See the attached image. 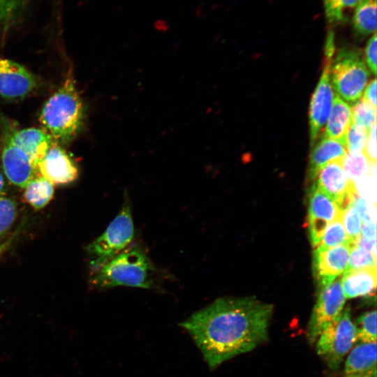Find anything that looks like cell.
<instances>
[{
    "label": "cell",
    "mask_w": 377,
    "mask_h": 377,
    "mask_svg": "<svg viewBox=\"0 0 377 377\" xmlns=\"http://www.w3.org/2000/svg\"><path fill=\"white\" fill-rule=\"evenodd\" d=\"M347 244L353 245L346 232L342 221L339 218L327 225L318 246L327 248Z\"/></svg>",
    "instance_id": "26"
},
{
    "label": "cell",
    "mask_w": 377,
    "mask_h": 377,
    "mask_svg": "<svg viewBox=\"0 0 377 377\" xmlns=\"http://www.w3.org/2000/svg\"><path fill=\"white\" fill-rule=\"evenodd\" d=\"M376 268L344 272L340 281L346 298L374 295L376 288Z\"/></svg>",
    "instance_id": "17"
},
{
    "label": "cell",
    "mask_w": 377,
    "mask_h": 377,
    "mask_svg": "<svg viewBox=\"0 0 377 377\" xmlns=\"http://www.w3.org/2000/svg\"><path fill=\"white\" fill-rule=\"evenodd\" d=\"M1 165L9 182L24 188L36 175V168L29 156L11 139L10 132L4 135L1 152Z\"/></svg>",
    "instance_id": "11"
},
{
    "label": "cell",
    "mask_w": 377,
    "mask_h": 377,
    "mask_svg": "<svg viewBox=\"0 0 377 377\" xmlns=\"http://www.w3.org/2000/svg\"><path fill=\"white\" fill-rule=\"evenodd\" d=\"M351 121V108L335 94L322 136L340 140L346 145V135Z\"/></svg>",
    "instance_id": "18"
},
{
    "label": "cell",
    "mask_w": 377,
    "mask_h": 377,
    "mask_svg": "<svg viewBox=\"0 0 377 377\" xmlns=\"http://www.w3.org/2000/svg\"><path fill=\"white\" fill-rule=\"evenodd\" d=\"M92 271L91 283L97 288H160L158 271L145 251L136 244L131 245Z\"/></svg>",
    "instance_id": "2"
},
{
    "label": "cell",
    "mask_w": 377,
    "mask_h": 377,
    "mask_svg": "<svg viewBox=\"0 0 377 377\" xmlns=\"http://www.w3.org/2000/svg\"><path fill=\"white\" fill-rule=\"evenodd\" d=\"M36 171L53 185L68 184L78 177L77 168L70 156L53 143L45 157L37 164Z\"/></svg>",
    "instance_id": "13"
},
{
    "label": "cell",
    "mask_w": 377,
    "mask_h": 377,
    "mask_svg": "<svg viewBox=\"0 0 377 377\" xmlns=\"http://www.w3.org/2000/svg\"><path fill=\"white\" fill-rule=\"evenodd\" d=\"M369 132L365 128L350 124L346 135L348 153L362 152L368 139Z\"/></svg>",
    "instance_id": "30"
},
{
    "label": "cell",
    "mask_w": 377,
    "mask_h": 377,
    "mask_svg": "<svg viewBox=\"0 0 377 377\" xmlns=\"http://www.w3.org/2000/svg\"><path fill=\"white\" fill-rule=\"evenodd\" d=\"M2 249H3V246L0 247V251L2 250Z\"/></svg>",
    "instance_id": "40"
},
{
    "label": "cell",
    "mask_w": 377,
    "mask_h": 377,
    "mask_svg": "<svg viewBox=\"0 0 377 377\" xmlns=\"http://www.w3.org/2000/svg\"><path fill=\"white\" fill-rule=\"evenodd\" d=\"M363 99L376 107V80L373 79L365 87Z\"/></svg>",
    "instance_id": "36"
},
{
    "label": "cell",
    "mask_w": 377,
    "mask_h": 377,
    "mask_svg": "<svg viewBox=\"0 0 377 377\" xmlns=\"http://www.w3.org/2000/svg\"><path fill=\"white\" fill-rule=\"evenodd\" d=\"M367 268H376V256L358 246H353L350 249L346 271Z\"/></svg>",
    "instance_id": "28"
},
{
    "label": "cell",
    "mask_w": 377,
    "mask_h": 377,
    "mask_svg": "<svg viewBox=\"0 0 377 377\" xmlns=\"http://www.w3.org/2000/svg\"><path fill=\"white\" fill-rule=\"evenodd\" d=\"M10 137L13 142L29 156L36 170L37 164L45 157L52 144L47 133L36 128L10 132Z\"/></svg>",
    "instance_id": "16"
},
{
    "label": "cell",
    "mask_w": 377,
    "mask_h": 377,
    "mask_svg": "<svg viewBox=\"0 0 377 377\" xmlns=\"http://www.w3.org/2000/svg\"><path fill=\"white\" fill-rule=\"evenodd\" d=\"M347 153L346 144L322 136L311 147L307 170L309 180L314 181L323 167L330 161L343 159Z\"/></svg>",
    "instance_id": "15"
},
{
    "label": "cell",
    "mask_w": 377,
    "mask_h": 377,
    "mask_svg": "<svg viewBox=\"0 0 377 377\" xmlns=\"http://www.w3.org/2000/svg\"><path fill=\"white\" fill-rule=\"evenodd\" d=\"M370 73L361 51L342 47L332 59L330 78L336 94L346 103L354 104L360 99Z\"/></svg>",
    "instance_id": "4"
},
{
    "label": "cell",
    "mask_w": 377,
    "mask_h": 377,
    "mask_svg": "<svg viewBox=\"0 0 377 377\" xmlns=\"http://www.w3.org/2000/svg\"><path fill=\"white\" fill-rule=\"evenodd\" d=\"M353 246L347 244L327 248L317 246L314 249L313 268L318 288L331 283L346 270Z\"/></svg>",
    "instance_id": "10"
},
{
    "label": "cell",
    "mask_w": 377,
    "mask_h": 377,
    "mask_svg": "<svg viewBox=\"0 0 377 377\" xmlns=\"http://www.w3.org/2000/svg\"><path fill=\"white\" fill-rule=\"evenodd\" d=\"M353 206L364 223L376 222V205L355 195Z\"/></svg>",
    "instance_id": "33"
},
{
    "label": "cell",
    "mask_w": 377,
    "mask_h": 377,
    "mask_svg": "<svg viewBox=\"0 0 377 377\" xmlns=\"http://www.w3.org/2000/svg\"><path fill=\"white\" fill-rule=\"evenodd\" d=\"M356 341L376 343V311H369L362 314L355 323Z\"/></svg>",
    "instance_id": "25"
},
{
    "label": "cell",
    "mask_w": 377,
    "mask_h": 377,
    "mask_svg": "<svg viewBox=\"0 0 377 377\" xmlns=\"http://www.w3.org/2000/svg\"><path fill=\"white\" fill-rule=\"evenodd\" d=\"M24 5L25 0H0V25L15 20Z\"/></svg>",
    "instance_id": "32"
},
{
    "label": "cell",
    "mask_w": 377,
    "mask_h": 377,
    "mask_svg": "<svg viewBox=\"0 0 377 377\" xmlns=\"http://www.w3.org/2000/svg\"><path fill=\"white\" fill-rule=\"evenodd\" d=\"M343 160L329 162L317 174L313 184L329 195L338 205L341 213L353 204L357 194L353 183L347 176Z\"/></svg>",
    "instance_id": "9"
},
{
    "label": "cell",
    "mask_w": 377,
    "mask_h": 377,
    "mask_svg": "<svg viewBox=\"0 0 377 377\" xmlns=\"http://www.w3.org/2000/svg\"><path fill=\"white\" fill-rule=\"evenodd\" d=\"M272 313V304L254 297L219 298L180 325L214 369L265 342Z\"/></svg>",
    "instance_id": "1"
},
{
    "label": "cell",
    "mask_w": 377,
    "mask_h": 377,
    "mask_svg": "<svg viewBox=\"0 0 377 377\" xmlns=\"http://www.w3.org/2000/svg\"><path fill=\"white\" fill-rule=\"evenodd\" d=\"M341 219L351 244L355 246L361 236L362 221L353 205L342 212Z\"/></svg>",
    "instance_id": "27"
},
{
    "label": "cell",
    "mask_w": 377,
    "mask_h": 377,
    "mask_svg": "<svg viewBox=\"0 0 377 377\" xmlns=\"http://www.w3.org/2000/svg\"><path fill=\"white\" fill-rule=\"evenodd\" d=\"M361 236L368 239H376V223H364L363 226L362 227Z\"/></svg>",
    "instance_id": "37"
},
{
    "label": "cell",
    "mask_w": 377,
    "mask_h": 377,
    "mask_svg": "<svg viewBox=\"0 0 377 377\" xmlns=\"http://www.w3.org/2000/svg\"><path fill=\"white\" fill-rule=\"evenodd\" d=\"M352 28L357 37L376 33V0H359L352 17Z\"/></svg>",
    "instance_id": "20"
},
{
    "label": "cell",
    "mask_w": 377,
    "mask_h": 377,
    "mask_svg": "<svg viewBox=\"0 0 377 377\" xmlns=\"http://www.w3.org/2000/svg\"><path fill=\"white\" fill-rule=\"evenodd\" d=\"M371 164L362 152L347 153L343 160V169L353 183L369 174Z\"/></svg>",
    "instance_id": "24"
},
{
    "label": "cell",
    "mask_w": 377,
    "mask_h": 377,
    "mask_svg": "<svg viewBox=\"0 0 377 377\" xmlns=\"http://www.w3.org/2000/svg\"><path fill=\"white\" fill-rule=\"evenodd\" d=\"M352 123L365 128L368 131L376 124V107L362 98L351 108Z\"/></svg>",
    "instance_id": "23"
},
{
    "label": "cell",
    "mask_w": 377,
    "mask_h": 377,
    "mask_svg": "<svg viewBox=\"0 0 377 377\" xmlns=\"http://www.w3.org/2000/svg\"><path fill=\"white\" fill-rule=\"evenodd\" d=\"M34 75L21 64L0 58V96L21 98L36 87Z\"/></svg>",
    "instance_id": "12"
},
{
    "label": "cell",
    "mask_w": 377,
    "mask_h": 377,
    "mask_svg": "<svg viewBox=\"0 0 377 377\" xmlns=\"http://www.w3.org/2000/svg\"><path fill=\"white\" fill-rule=\"evenodd\" d=\"M340 279L318 288V297L307 327L306 339L314 343L320 334L339 316L346 302Z\"/></svg>",
    "instance_id": "8"
},
{
    "label": "cell",
    "mask_w": 377,
    "mask_h": 377,
    "mask_svg": "<svg viewBox=\"0 0 377 377\" xmlns=\"http://www.w3.org/2000/svg\"><path fill=\"white\" fill-rule=\"evenodd\" d=\"M54 185L42 177H34L24 187V198L34 209L45 207L52 200Z\"/></svg>",
    "instance_id": "21"
},
{
    "label": "cell",
    "mask_w": 377,
    "mask_h": 377,
    "mask_svg": "<svg viewBox=\"0 0 377 377\" xmlns=\"http://www.w3.org/2000/svg\"><path fill=\"white\" fill-rule=\"evenodd\" d=\"M376 32L373 34L367 41L365 48L366 62L374 75H376Z\"/></svg>",
    "instance_id": "34"
},
{
    "label": "cell",
    "mask_w": 377,
    "mask_h": 377,
    "mask_svg": "<svg viewBox=\"0 0 377 377\" xmlns=\"http://www.w3.org/2000/svg\"><path fill=\"white\" fill-rule=\"evenodd\" d=\"M362 153L370 163H376V124L369 132L367 144Z\"/></svg>",
    "instance_id": "35"
},
{
    "label": "cell",
    "mask_w": 377,
    "mask_h": 377,
    "mask_svg": "<svg viewBox=\"0 0 377 377\" xmlns=\"http://www.w3.org/2000/svg\"><path fill=\"white\" fill-rule=\"evenodd\" d=\"M135 230L131 202L128 197L119 212L105 230L87 248L91 257V266L94 269L120 253L131 245Z\"/></svg>",
    "instance_id": "5"
},
{
    "label": "cell",
    "mask_w": 377,
    "mask_h": 377,
    "mask_svg": "<svg viewBox=\"0 0 377 377\" xmlns=\"http://www.w3.org/2000/svg\"><path fill=\"white\" fill-rule=\"evenodd\" d=\"M16 216V202L3 194L0 197V238L12 227Z\"/></svg>",
    "instance_id": "29"
},
{
    "label": "cell",
    "mask_w": 377,
    "mask_h": 377,
    "mask_svg": "<svg viewBox=\"0 0 377 377\" xmlns=\"http://www.w3.org/2000/svg\"><path fill=\"white\" fill-rule=\"evenodd\" d=\"M376 343H359L345 362L343 377H376Z\"/></svg>",
    "instance_id": "14"
},
{
    "label": "cell",
    "mask_w": 377,
    "mask_h": 377,
    "mask_svg": "<svg viewBox=\"0 0 377 377\" xmlns=\"http://www.w3.org/2000/svg\"><path fill=\"white\" fill-rule=\"evenodd\" d=\"M341 211L337 203L313 183L309 195V220L327 223L341 218Z\"/></svg>",
    "instance_id": "19"
},
{
    "label": "cell",
    "mask_w": 377,
    "mask_h": 377,
    "mask_svg": "<svg viewBox=\"0 0 377 377\" xmlns=\"http://www.w3.org/2000/svg\"><path fill=\"white\" fill-rule=\"evenodd\" d=\"M83 116V103L70 74L45 103L39 120L50 136L67 143L79 132Z\"/></svg>",
    "instance_id": "3"
},
{
    "label": "cell",
    "mask_w": 377,
    "mask_h": 377,
    "mask_svg": "<svg viewBox=\"0 0 377 377\" xmlns=\"http://www.w3.org/2000/svg\"><path fill=\"white\" fill-rule=\"evenodd\" d=\"M334 52V34L329 31L325 45L323 73L310 101L309 117L311 147L316 142L327 120L334 98L330 78Z\"/></svg>",
    "instance_id": "7"
},
{
    "label": "cell",
    "mask_w": 377,
    "mask_h": 377,
    "mask_svg": "<svg viewBox=\"0 0 377 377\" xmlns=\"http://www.w3.org/2000/svg\"><path fill=\"white\" fill-rule=\"evenodd\" d=\"M4 187H5L4 179H3V174L0 168V197L3 195Z\"/></svg>",
    "instance_id": "39"
},
{
    "label": "cell",
    "mask_w": 377,
    "mask_h": 377,
    "mask_svg": "<svg viewBox=\"0 0 377 377\" xmlns=\"http://www.w3.org/2000/svg\"><path fill=\"white\" fill-rule=\"evenodd\" d=\"M356 246L363 248L376 256V239H368L360 236L356 244Z\"/></svg>",
    "instance_id": "38"
},
{
    "label": "cell",
    "mask_w": 377,
    "mask_h": 377,
    "mask_svg": "<svg viewBox=\"0 0 377 377\" xmlns=\"http://www.w3.org/2000/svg\"><path fill=\"white\" fill-rule=\"evenodd\" d=\"M356 193L361 198L376 205V177L367 174L354 182Z\"/></svg>",
    "instance_id": "31"
},
{
    "label": "cell",
    "mask_w": 377,
    "mask_h": 377,
    "mask_svg": "<svg viewBox=\"0 0 377 377\" xmlns=\"http://www.w3.org/2000/svg\"><path fill=\"white\" fill-rule=\"evenodd\" d=\"M318 355L332 370L339 369L343 357L356 342V329L346 307L316 340Z\"/></svg>",
    "instance_id": "6"
},
{
    "label": "cell",
    "mask_w": 377,
    "mask_h": 377,
    "mask_svg": "<svg viewBox=\"0 0 377 377\" xmlns=\"http://www.w3.org/2000/svg\"><path fill=\"white\" fill-rule=\"evenodd\" d=\"M359 0H323L326 20L335 27L347 21L346 10L355 8Z\"/></svg>",
    "instance_id": "22"
}]
</instances>
